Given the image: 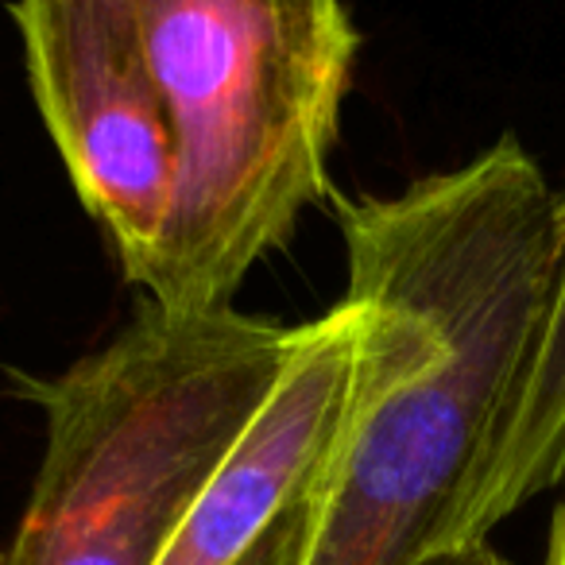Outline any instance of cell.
<instances>
[{
    "mask_svg": "<svg viewBox=\"0 0 565 565\" xmlns=\"http://www.w3.org/2000/svg\"><path fill=\"white\" fill-rule=\"evenodd\" d=\"M418 565H511V562H503L484 539V542H461V546L434 550V554L423 557Z\"/></svg>",
    "mask_w": 565,
    "mask_h": 565,
    "instance_id": "cell-7",
    "label": "cell"
},
{
    "mask_svg": "<svg viewBox=\"0 0 565 565\" xmlns=\"http://www.w3.org/2000/svg\"><path fill=\"white\" fill-rule=\"evenodd\" d=\"M330 484V480H326ZM302 495L295 508H287L264 534L256 539V546L241 557L236 565H302L307 557V542H310V531H315V519H318V508H322V492Z\"/></svg>",
    "mask_w": 565,
    "mask_h": 565,
    "instance_id": "cell-6",
    "label": "cell"
},
{
    "mask_svg": "<svg viewBox=\"0 0 565 565\" xmlns=\"http://www.w3.org/2000/svg\"><path fill=\"white\" fill-rule=\"evenodd\" d=\"M565 480V194H557V241L546 310L495 454L465 519V542H484L526 500Z\"/></svg>",
    "mask_w": 565,
    "mask_h": 565,
    "instance_id": "cell-5",
    "label": "cell"
},
{
    "mask_svg": "<svg viewBox=\"0 0 565 565\" xmlns=\"http://www.w3.org/2000/svg\"><path fill=\"white\" fill-rule=\"evenodd\" d=\"M244 310H140L24 395L47 415L32 500L0 565H159L299 349Z\"/></svg>",
    "mask_w": 565,
    "mask_h": 565,
    "instance_id": "cell-2",
    "label": "cell"
},
{
    "mask_svg": "<svg viewBox=\"0 0 565 565\" xmlns=\"http://www.w3.org/2000/svg\"><path fill=\"white\" fill-rule=\"evenodd\" d=\"M542 565H565V495L557 503L554 519H550V542H546V562Z\"/></svg>",
    "mask_w": 565,
    "mask_h": 565,
    "instance_id": "cell-8",
    "label": "cell"
},
{
    "mask_svg": "<svg viewBox=\"0 0 565 565\" xmlns=\"http://www.w3.org/2000/svg\"><path fill=\"white\" fill-rule=\"evenodd\" d=\"M361 310L307 322L271 399L244 430L159 565H236L302 495L330 480L356 399Z\"/></svg>",
    "mask_w": 565,
    "mask_h": 565,
    "instance_id": "cell-4",
    "label": "cell"
},
{
    "mask_svg": "<svg viewBox=\"0 0 565 565\" xmlns=\"http://www.w3.org/2000/svg\"><path fill=\"white\" fill-rule=\"evenodd\" d=\"M24 66L82 205L143 287L174 205V132L136 0H12Z\"/></svg>",
    "mask_w": 565,
    "mask_h": 565,
    "instance_id": "cell-3",
    "label": "cell"
},
{
    "mask_svg": "<svg viewBox=\"0 0 565 565\" xmlns=\"http://www.w3.org/2000/svg\"><path fill=\"white\" fill-rule=\"evenodd\" d=\"M174 132V205L143 291L228 310L330 194L356 35L341 0H136Z\"/></svg>",
    "mask_w": 565,
    "mask_h": 565,
    "instance_id": "cell-1",
    "label": "cell"
}]
</instances>
